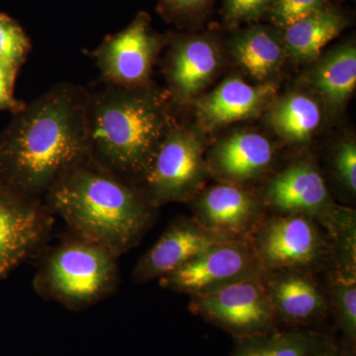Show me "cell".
<instances>
[{
    "label": "cell",
    "mask_w": 356,
    "mask_h": 356,
    "mask_svg": "<svg viewBox=\"0 0 356 356\" xmlns=\"http://www.w3.org/2000/svg\"><path fill=\"white\" fill-rule=\"evenodd\" d=\"M88 91L56 84L24 103L0 135V178L25 197L41 200L88 156Z\"/></svg>",
    "instance_id": "obj_1"
},
{
    "label": "cell",
    "mask_w": 356,
    "mask_h": 356,
    "mask_svg": "<svg viewBox=\"0 0 356 356\" xmlns=\"http://www.w3.org/2000/svg\"><path fill=\"white\" fill-rule=\"evenodd\" d=\"M51 214L72 235L121 257L135 248L154 222V208L137 185L86 159L47 192Z\"/></svg>",
    "instance_id": "obj_2"
},
{
    "label": "cell",
    "mask_w": 356,
    "mask_h": 356,
    "mask_svg": "<svg viewBox=\"0 0 356 356\" xmlns=\"http://www.w3.org/2000/svg\"><path fill=\"white\" fill-rule=\"evenodd\" d=\"M175 125L165 95L147 84L137 88L106 84L88 92L89 159L137 186Z\"/></svg>",
    "instance_id": "obj_3"
},
{
    "label": "cell",
    "mask_w": 356,
    "mask_h": 356,
    "mask_svg": "<svg viewBox=\"0 0 356 356\" xmlns=\"http://www.w3.org/2000/svg\"><path fill=\"white\" fill-rule=\"evenodd\" d=\"M118 259L107 248L72 234L44 257L33 287L69 310H84L116 291Z\"/></svg>",
    "instance_id": "obj_4"
},
{
    "label": "cell",
    "mask_w": 356,
    "mask_h": 356,
    "mask_svg": "<svg viewBox=\"0 0 356 356\" xmlns=\"http://www.w3.org/2000/svg\"><path fill=\"white\" fill-rule=\"evenodd\" d=\"M200 129L175 125L154 154L138 186L154 208L188 202L209 175Z\"/></svg>",
    "instance_id": "obj_5"
},
{
    "label": "cell",
    "mask_w": 356,
    "mask_h": 356,
    "mask_svg": "<svg viewBox=\"0 0 356 356\" xmlns=\"http://www.w3.org/2000/svg\"><path fill=\"white\" fill-rule=\"evenodd\" d=\"M248 241L264 273L288 268L313 271L331 257L327 232L304 215L264 216Z\"/></svg>",
    "instance_id": "obj_6"
},
{
    "label": "cell",
    "mask_w": 356,
    "mask_h": 356,
    "mask_svg": "<svg viewBox=\"0 0 356 356\" xmlns=\"http://www.w3.org/2000/svg\"><path fill=\"white\" fill-rule=\"evenodd\" d=\"M188 309L235 339L280 329L261 275L238 281L203 296L191 297Z\"/></svg>",
    "instance_id": "obj_7"
},
{
    "label": "cell",
    "mask_w": 356,
    "mask_h": 356,
    "mask_svg": "<svg viewBox=\"0 0 356 356\" xmlns=\"http://www.w3.org/2000/svg\"><path fill=\"white\" fill-rule=\"evenodd\" d=\"M262 274L250 241H225L159 280L165 289L197 297Z\"/></svg>",
    "instance_id": "obj_8"
},
{
    "label": "cell",
    "mask_w": 356,
    "mask_h": 356,
    "mask_svg": "<svg viewBox=\"0 0 356 356\" xmlns=\"http://www.w3.org/2000/svg\"><path fill=\"white\" fill-rule=\"evenodd\" d=\"M261 201L276 214L304 215L331 235L341 207L332 200L324 178L309 159L293 161L269 179Z\"/></svg>",
    "instance_id": "obj_9"
},
{
    "label": "cell",
    "mask_w": 356,
    "mask_h": 356,
    "mask_svg": "<svg viewBox=\"0 0 356 356\" xmlns=\"http://www.w3.org/2000/svg\"><path fill=\"white\" fill-rule=\"evenodd\" d=\"M163 44V38L154 31L149 14L140 13L127 27L98 46L95 63L106 84L146 86Z\"/></svg>",
    "instance_id": "obj_10"
},
{
    "label": "cell",
    "mask_w": 356,
    "mask_h": 356,
    "mask_svg": "<svg viewBox=\"0 0 356 356\" xmlns=\"http://www.w3.org/2000/svg\"><path fill=\"white\" fill-rule=\"evenodd\" d=\"M53 222L46 204L21 195L0 178V280L41 248Z\"/></svg>",
    "instance_id": "obj_11"
},
{
    "label": "cell",
    "mask_w": 356,
    "mask_h": 356,
    "mask_svg": "<svg viewBox=\"0 0 356 356\" xmlns=\"http://www.w3.org/2000/svg\"><path fill=\"white\" fill-rule=\"evenodd\" d=\"M187 203L195 221L225 241L250 240L266 216L261 199L240 185L202 188Z\"/></svg>",
    "instance_id": "obj_12"
},
{
    "label": "cell",
    "mask_w": 356,
    "mask_h": 356,
    "mask_svg": "<svg viewBox=\"0 0 356 356\" xmlns=\"http://www.w3.org/2000/svg\"><path fill=\"white\" fill-rule=\"evenodd\" d=\"M261 278L280 325L318 329L331 313L329 299L312 271L280 269Z\"/></svg>",
    "instance_id": "obj_13"
},
{
    "label": "cell",
    "mask_w": 356,
    "mask_h": 356,
    "mask_svg": "<svg viewBox=\"0 0 356 356\" xmlns=\"http://www.w3.org/2000/svg\"><path fill=\"white\" fill-rule=\"evenodd\" d=\"M220 242H225L224 238L203 228L193 217L178 218L140 257L134 268V280L138 283L159 280Z\"/></svg>",
    "instance_id": "obj_14"
},
{
    "label": "cell",
    "mask_w": 356,
    "mask_h": 356,
    "mask_svg": "<svg viewBox=\"0 0 356 356\" xmlns=\"http://www.w3.org/2000/svg\"><path fill=\"white\" fill-rule=\"evenodd\" d=\"M221 64V51L214 39L204 35L178 37L168 51L165 65L173 99L187 103L197 98Z\"/></svg>",
    "instance_id": "obj_15"
},
{
    "label": "cell",
    "mask_w": 356,
    "mask_h": 356,
    "mask_svg": "<svg viewBox=\"0 0 356 356\" xmlns=\"http://www.w3.org/2000/svg\"><path fill=\"white\" fill-rule=\"evenodd\" d=\"M275 159L273 143L261 134L238 132L218 142L206 156L209 175L222 184L243 185L262 177Z\"/></svg>",
    "instance_id": "obj_16"
},
{
    "label": "cell",
    "mask_w": 356,
    "mask_h": 356,
    "mask_svg": "<svg viewBox=\"0 0 356 356\" xmlns=\"http://www.w3.org/2000/svg\"><path fill=\"white\" fill-rule=\"evenodd\" d=\"M275 93L273 83L252 86L240 77H228L196 102L199 125L206 130H216L234 122L254 118Z\"/></svg>",
    "instance_id": "obj_17"
},
{
    "label": "cell",
    "mask_w": 356,
    "mask_h": 356,
    "mask_svg": "<svg viewBox=\"0 0 356 356\" xmlns=\"http://www.w3.org/2000/svg\"><path fill=\"white\" fill-rule=\"evenodd\" d=\"M229 51L241 67L261 83H268L280 72L287 57L282 35L273 28L254 25L236 32Z\"/></svg>",
    "instance_id": "obj_18"
},
{
    "label": "cell",
    "mask_w": 356,
    "mask_h": 356,
    "mask_svg": "<svg viewBox=\"0 0 356 356\" xmlns=\"http://www.w3.org/2000/svg\"><path fill=\"white\" fill-rule=\"evenodd\" d=\"M348 25L346 16L336 8L325 7L285 28L283 43L288 56L296 62H314L323 49Z\"/></svg>",
    "instance_id": "obj_19"
},
{
    "label": "cell",
    "mask_w": 356,
    "mask_h": 356,
    "mask_svg": "<svg viewBox=\"0 0 356 356\" xmlns=\"http://www.w3.org/2000/svg\"><path fill=\"white\" fill-rule=\"evenodd\" d=\"M310 83L330 108H343L356 86L355 44L332 49L312 70Z\"/></svg>",
    "instance_id": "obj_20"
},
{
    "label": "cell",
    "mask_w": 356,
    "mask_h": 356,
    "mask_svg": "<svg viewBox=\"0 0 356 356\" xmlns=\"http://www.w3.org/2000/svg\"><path fill=\"white\" fill-rule=\"evenodd\" d=\"M329 334L320 329H278L235 339L229 356H316Z\"/></svg>",
    "instance_id": "obj_21"
},
{
    "label": "cell",
    "mask_w": 356,
    "mask_h": 356,
    "mask_svg": "<svg viewBox=\"0 0 356 356\" xmlns=\"http://www.w3.org/2000/svg\"><path fill=\"white\" fill-rule=\"evenodd\" d=\"M323 114L320 105L305 93L283 96L269 109L267 121L283 140L304 144L320 127Z\"/></svg>",
    "instance_id": "obj_22"
},
{
    "label": "cell",
    "mask_w": 356,
    "mask_h": 356,
    "mask_svg": "<svg viewBox=\"0 0 356 356\" xmlns=\"http://www.w3.org/2000/svg\"><path fill=\"white\" fill-rule=\"evenodd\" d=\"M330 310L334 316L341 341L356 346V271L331 267L330 273Z\"/></svg>",
    "instance_id": "obj_23"
},
{
    "label": "cell",
    "mask_w": 356,
    "mask_h": 356,
    "mask_svg": "<svg viewBox=\"0 0 356 356\" xmlns=\"http://www.w3.org/2000/svg\"><path fill=\"white\" fill-rule=\"evenodd\" d=\"M30 49V40L19 23L0 13V63L18 72Z\"/></svg>",
    "instance_id": "obj_24"
},
{
    "label": "cell",
    "mask_w": 356,
    "mask_h": 356,
    "mask_svg": "<svg viewBox=\"0 0 356 356\" xmlns=\"http://www.w3.org/2000/svg\"><path fill=\"white\" fill-rule=\"evenodd\" d=\"M327 0H274L268 13L276 27L284 30L327 7Z\"/></svg>",
    "instance_id": "obj_25"
},
{
    "label": "cell",
    "mask_w": 356,
    "mask_h": 356,
    "mask_svg": "<svg viewBox=\"0 0 356 356\" xmlns=\"http://www.w3.org/2000/svg\"><path fill=\"white\" fill-rule=\"evenodd\" d=\"M274 0H225L224 19L228 25L255 22L268 13Z\"/></svg>",
    "instance_id": "obj_26"
},
{
    "label": "cell",
    "mask_w": 356,
    "mask_h": 356,
    "mask_svg": "<svg viewBox=\"0 0 356 356\" xmlns=\"http://www.w3.org/2000/svg\"><path fill=\"white\" fill-rule=\"evenodd\" d=\"M334 173L344 189L355 195L356 192V145L353 140L341 142L332 158Z\"/></svg>",
    "instance_id": "obj_27"
},
{
    "label": "cell",
    "mask_w": 356,
    "mask_h": 356,
    "mask_svg": "<svg viewBox=\"0 0 356 356\" xmlns=\"http://www.w3.org/2000/svg\"><path fill=\"white\" fill-rule=\"evenodd\" d=\"M212 0H159L161 13L173 20L196 17L209 6Z\"/></svg>",
    "instance_id": "obj_28"
},
{
    "label": "cell",
    "mask_w": 356,
    "mask_h": 356,
    "mask_svg": "<svg viewBox=\"0 0 356 356\" xmlns=\"http://www.w3.org/2000/svg\"><path fill=\"white\" fill-rule=\"evenodd\" d=\"M17 72L0 63V110L13 112V114L24 105L14 96V84Z\"/></svg>",
    "instance_id": "obj_29"
},
{
    "label": "cell",
    "mask_w": 356,
    "mask_h": 356,
    "mask_svg": "<svg viewBox=\"0 0 356 356\" xmlns=\"http://www.w3.org/2000/svg\"><path fill=\"white\" fill-rule=\"evenodd\" d=\"M316 356H356L355 348L329 334Z\"/></svg>",
    "instance_id": "obj_30"
}]
</instances>
